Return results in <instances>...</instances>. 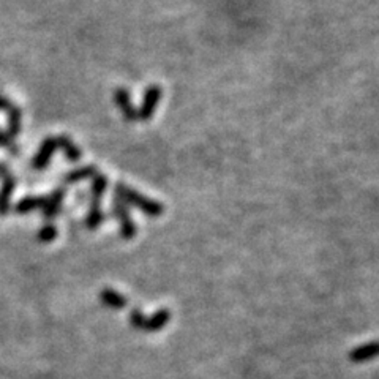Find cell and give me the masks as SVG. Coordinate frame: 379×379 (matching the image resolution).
I'll return each mask as SVG.
<instances>
[{"label":"cell","instance_id":"6da1fadb","mask_svg":"<svg viewBox=\"0 0 379 379\" xmlns=\"http://www.w3.org/2000/svg\"><path fill=\"white\" fill-rule=\"evenodd\" d=\"M114 194H116V199H119V201L127 204L128 207L133 205V207L139 209L141 212L147 215L149 218H158V216H161L165 212L163 204L154 201V199H149L147 196H144V194L138 193L136 190L125 185V183H116V185H114Z\"/></svg>","mask_w":379,"mask_h":379},{"label":"cell","instance_id":"7a4b0ae2","mask_svg":"<svg viewBox=\"0 0 379 379\" xmlns=\"http://www.w3.org/2000/svg\"><path fill=\"white\" fill-rule=\"evenodd\" d=\"M111 212L114 218H117L119 223H121V236L123 239L128 240L136 236V225H134L132 216H130V209L127 204L119 201V199H112Z\"/></svg>","mask_w":379,"mask_h":379},{"label":"cell","instance_id":"3957f363","mask_svg":"<svg viewBox=\"0 0 379 379\" xmlns=\"http://www.w3.org/2000/svg\"><path fill=\"white\" fill-rule=\"evenodd\" d=\"M161 94H163V92H161L160 85L156 84H152L145 89L144 100L141 103V107L138 110V121L147 122L154 117L156 107H158V103L161 100Z\"/></svg>","mask_w":379,"mask_h":379},{"label":"cell","instance_id":"277c9868","mask_svg":"<svg viewBox=\"0 0 379 379\" xmlns=\"http://www.w3.org/2000/svg\"><path fill=\"white\" fill-rule=\"evenodd\" d=\"M59 149L57 145V138L54 136H48L45 141H43L40 149L34 156V160H32V167L37 171H43L46 170L48 165H50L51 158L54 156Z\"/></svg>","mask_w":379,"mask_h":379},{"label":"cell","instance_id":"5b68a950","mask_svg":"<svg viewBox=\"0 0 379 379\" xmlns=\"http://www.w3.org/2000/svg\"><path fill=\"white\" fill-rule=\"evenodd\" d=\"M114 101H116V105L119 110H121L125 121L128 122L138 121V110L133 106L132 95H130V92L125 88L116 89V92H114Z\"/></svg>","mask_w":379,"mask_h":379},{"label":"cell","instance_id":"8992f818","mask_svg":"<svg viewBox=\"0 0 379 379\" xmlns=\"http://www.w3.org/2000/svg\"><path fill=\"white\" fill-rule=\"evenodd\" d=\"M65 196H67V190L65 188H56L51 194H48L45 205H43V209H41L43 216H45L46 220L51 221L52 218H56V216L59 215V212L62 210V204H63Z\"/></svg>","mask_w":379,"mask_h":379},{"label":"cell","instance_id":"52a82bcc","mask_svg":"<svg viewBox=\"0 0 379 379\" xmlns=\"http://www.w3.org/2000/svg\"><path fill=\"white\" fill-rule=\"evenodd\" d=\"M16 188V178L8 174L2 178L0 183V216H5L12 209V196Z\"/></svg>","mask_w":379,"mask_h":379},{"label":"cell","instance_id":"ba28073f","mask_svg":"<svg viewBox=\"0 0 379 379\" xmlns=\"http://www.w3.org/2000/svg\"><path fill=\"white\" fill-rule=\"evenodd\" d=\"M57 145L59 149H62L65 158L72 161V163H76V161L83 158V152H81L79 145H76L72 138L67 136V134H62V136L57 138Z\"/></svg>","mask_w":379,"mask_h":379},{"label":"cell","instance_id":"9c48e42d","mask_svg":"<svg viewBox=\"0 0 379 379\" xmlns=\"http://www.w3.org/2000/svg\"><path fill=\"white\" fill-rule=\"evenodd\" d=\"M379 356V341H373V343L362 345L359 348L353 349L349 353V359L353 362H365L371 360Z\"/></svg>","mask_w":379,"mask_h":379},{"label":"cell","instance_id":"30bf717a","mask_svg":"<svg viewBox=\"0 0 379 379\" xmlns=\"http://www.w3.org/2000/svg\"><path fill=\"white\" fill-rule=\"evenodd\" d=\"M170 321H171V311L167 310V308H161V310L156 311L154 316L145 319L143 330H145V332H158V330L166 327Z\"/></svg>","mask_w":379,"mask_h":379},{"label":"cell","instance_id":"8fae6325","mask_svg":"<svg viewBox=\"0 0 379 379\" xmlns=\"http://www.w3.org/2000/svg\"><path fill=\"white\" fill-rule=\"evenodd\" d=\"M7 127H8V136L14 139L23 130V111L19 106L13 105L7 111Z\"/></svg>","mask_w":379,"mask_h":379},{"label":"cell","instance_id":"7c38bea8","mask_svg":"<svg viewBox=\"0 0 379 379\" xmlns=\"http://www.w3.org/2000/svg\"><path fill=\"white\" fill-rule=\"evenodd\" d=\"M99 174V170L94 165H85L81 167H76V170L70 171L67 176H65V183H78L83 181H92V177Z\"/></svg>","mask_w":379,"mask_h":379},{"label":"cell","instance_id":"4fadbf2b","mask_svg":"<svg viewBox=\"0 0 379 379\" xmlns=\"http://www.w3.org/2000/svg\"><path fill=\"white\" fill-rule=\"evenodd\" d=\"M45 201H46V196H25L23 199H19V203H16L14 212L19 215L34 212L37 209H43Z\"/></svg>","mask_w":379,"mask_h":379},{"label":"cell","instance_id":"5bb4252c","mask_svg":"<svg viewBox=\"0 0 379 379\" xmlns=\"http://www.w3.org/2000/svg\"><path fill=\"white\" fill-rule=\"evenodd\" d=\"M107 188V178L105 174H96L92 177V185H90V203L89 204H101L103 194L106 193Z\"/></svg>","mask_w":379,"mask_h":379},{"label":"cell","instance_id":"9a60e30c","mask_svg":"<svg viewBox=\"0 0 379 379\" xmlns=\"http://www.w3.org/2000/svg\"><path fill=\"white\" fill-rule=\"evenodd\" d=\"M105 220H106V215L103 212L101 204H89V212H88V216H85V226L94 231Z\"/></svg>","mask_w":379,"mask_h":379},{"label":"cell","instance_id":"2e32d148","mask_svg":"<svg viewBox=\"0 0 379 379\" xmlns=\"http://www.w3.org/2000/svg\"><path fill=\"white\" fill-rule=\"evenodd\" d=\"M101 300L106 303L107 307H111V308H123L128 303V299L125 296H122L121 292H117V291H114V289H103L101 291Z\"/></svg>","mask_w":379,"mask_h":379},{"label":"cell","instance_id":"e0dca14e","mask_svg":"<svg viewBox=\"0 0 379 379\" xmlns=\"http://www.w3.org/2000/svg\"><path fill=\"white\" fill-rule=\"evenodd\" d=\"M56 236H57V227L52 223H46L40 231H38V239H40V242L43 243L52 242L56 239Z\"/></svg>","mask_w":379,"mask_h":379},{"label":"cell","instance_id":"ac0fdd59","mask_svg":"<svg viewBox=\"0 0 379 379\" xmlns=\"http://www.w3.org/2000/svg\"><path fill=\"white\" fill-rule=\"evenodd\" d=\"M0 147L8 149L12 155H18V145L14 144V139L10 138L8 133L2 132V130H0Z\"/></svg>","mask_w":379,"mask_h":379},{"label":"cell","instance_id":"d6986e66","mask_svg":"<svg viewBox=\"0 0 379 379\" xmlns=\"http://www.w3.org/2000/svg\"><path fill=\"white\" fill-rule=\"evenodd\" d=\"M145 318L143 315V311H139V310H133L132 311V316H130V324H132V326L134 329H144V324H145Z\"/></svg>","mask_w":379,"mask_h":379},{"label":"cell","instance_id":"ffe728a7","mask_svg":"<svg viewBox=\"0 0 379 379\" xmlns=\"http://www.w3.org/2000/svg\"><path fill=\"white\" fill-rule=\"evenodd\" d=\"M13 105H14L13 101H10L3 94H0V111H5V112H7Z\"/></svg>","mask_w":379,"mask_h":379},{"label":"cell","instance_id":"44dd1931","mask_svg":"<svg viewBox=\"0 0 379 379\" xmlns=\"http://www.w3.org/2000/svg\"><path fill=\"white\" fill-rule=\"evenodd\" d=\"M8 174H10L8 166L5 163H0V178H3L5 176H8Z\"/></svg>","mask_w":379,"mask_h":379}]
</instances>
